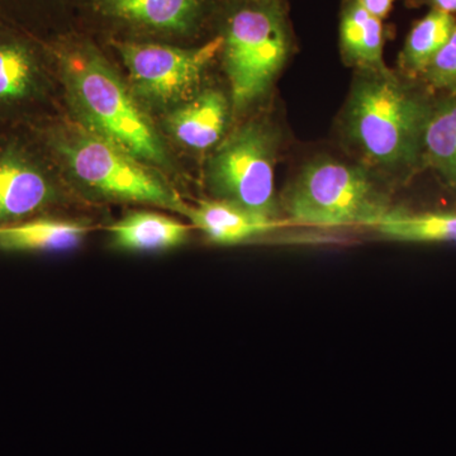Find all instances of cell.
I'll list each match as a JSON object with an SVG mask.
<instances>
[{
	"mask_svg": "<svg viewBox=\"0 0 456 456\" xmlns=\"http://www.w3.org/2000/svg\"><path fill=\"white\" fill-rule=\"evenodd\" d=\"M106 16L159 32H185L193 28L202 0H95Z\"/></svg>",
	"mask_w": 456,
	"mask_h": 456,
	"instance_id": "8fae6325",
	"label": "cell"
},
{
	"mask_svg": "<svg viewBox=\"0 0 456 456\" xmlns=\"http://www.w3.org/2000/svg\"><path fill=\"white\" fill-rule=\"evenodd\" d=\"M375 228L395 241L456 242V213L410 215L392 209Z\"/></svg>",
	"mask_w": 456,
	"mask_h": 456,
	"instance_id": "ac0fdd59",
	"label": "cell"
},
{
	"mask_svg": "<svg viewBox=\"0 0 456 456\" xmlns=\"http://www.w3.org/2000/svg\"><path fill=\"white\" fill-rule=\"evenodd\" d=\"M88 228L77 222L50 220L29 221L26 224L0 226V250L66 251L82 244Z\"/></svg>",
	"mask_w": 456,
	"mask_h": 456,
	"instance_id": "9a60e30c",
	"label": "cell"
},
{
	"mask_svg": "<svg viewBox=\"0 0 456 456\" xmlns=\"http://www.w3.org/2000/svg\"><path fill=\"white\" fill-rule=\"evenodd\" d=\"M187 217L209 241L224 246L244 244L281 226L279 220L220 200H203L196 207H189Z\"/></svg>",
	"mask_w": 456,
	"mask_h": 456,
	"instance_id": "9c48e42d",
	"label": "cell"
},
{
	"mask_svg": "<svg viewBox=\"0 0 456 456\" xmlns=\"http://www.w3.org/2000/svg\"><path fill=\"white\" fill-rule=\"evenodd\" d=\"M278 150V131L269 123L250 122L231 134L209 160L207 178L213 196L279 220Z\"/></svg>",
	"mask_w": 456,
	"mask_h": 456,
	"instance_id": "8992f818",
	"label": "cell"
},
{
	"mask_svg": "<svg viewBox=\"0 0 456 456\" xmlns=\"http://www.w3.org/2000/svg\"><path fill=\"white\" fill-rule=\"evenodd\" d=\"M283 209L297 224L316 227H375L392 211L378 174L327 156L297 174L285 191Z\"/></svg>",
	"mask_w": 456,
	"mask_h": 456,
	"instance_id": "3957f363",
	"label": "cell"
},
{
	"mask_svg": "<svg viewBox=\"0 0 456 456\" xmlns=\"http://www.w3.org/2000/svg\"><path fill=\"white\" fill-rule=\"evenodd\" d=\"M41 86L40 61L31 47L17 38L0 36V107L32 101Z\"/></svg>",
	"mask_w": 456,
	"mask_h": 456,
	"instance_id": "5bb4252c",
	"label": "cell"
},
{
	"mask_svg": "<svg viewBox=\"0 0 456 456\" xmlns=\"http://www.w3.org/2000/svg\"><path fill=\"white\" fill-rule=\"evenodd\" d=\"M340 45L345 61L362 71L384 70L382 20L351 0L341 18Z\"/></svg>",
	"mask_w": 456,
	"mask_h": 456,
	"instance_id": "4fadbf2b",
	"label": "cell"
},
{
	"mask_svg": "<svg viewBox=\"0 0 456 456\" xmlns=\"http://www.w3.org/2000/svg\"><path fill=\"white\" fill-rule=\"evenodd\" d=\"M113 244L122 250L164 251L185 244L189 228L167 216L134 212L110 228Z\"/></svg>",
	"mask_w": 456,
	"mask_h": 456,
	"instance_id": "7c38bea8",
	"label": "cell"
},
{
	"mask_svg": "<svg viewBox=\"0 0 456 456\" xmlns=\"http://www.w3.org/2000/svg\"><path fill=\"white\" fill-rule=\"evenodd\" d=\"M222 46V36L194 49L140 42L116 44L137 93L160 106L185 103L193 98L204 71Z\"/></svg>",
	"mask_w": 456,
	"mask_h": 456,
	"instance_id": "52a82bcc",
	"label": "cell"
},
{
	"mask_svg": "<svg viewBox=\"0 0 456 456\" xmlns=\"http://www.w3.org/2000/svg\"><path fill=\"white\" fill-rule=\"evenodd\" d=\"M455 27L454 14L432 9L408 35L399 57L402 70L410 77H421L431 60L449 41Z\"/></svg>",
	"mask_w": 456,
	"mask_h": 456,
	"instance_id": "e0dca14e",
	"label": "cell"
},
{
	"mask_svg": "<svg viewBox=\"0 0 456 456\" xmlns=\"http://www.w3.org/2000/svg\"><path fill=\"white\" fill-rule=\"evenodd\" d=\"M371 16L383 20L391 11L393 0H355Z\"/></svg>",
	"mask_w": 456,
	"mask_h": 456,
	"instance_id": "ffe728a7",
	"label": "cell"
},
{
	"mask_svg": "<svg viewBox=\"0 0 456 456\" xmlns=\"http://www.w3.org/2000/svg\"><path fill=\"white\" fill-rule=\"evenodd\" d=\"M49 142L74 179L99 196L152 204L187 216L189 206L151 167L82 125L51 131Z\"/></svg>",
	"mask_w": 456,
	"mask_h": 456,
	"instance_id": "277c9868",
	"label": "cell"
},
{
	"mask_svg": "<svg viewBox=\"0 0 456 456\" xmlns=\"http://www.w3.org/2000/svg\"><path fill=\"white\" fill-rule=\"evenodd\" d=\"M55 198V183L31 152L16 142L0 146V226L25 220Z\"/></svg>",
	"mask_w": 456,
	"mask_h": 456,
	"instance_id": "ba28073f",
	"label": "cell"
},
{
	"mask_svg": "<svg viewBox=\"0 0 456 456\" xmlns=\"http://www.w3.org/2000/svg\"><path fill=\"white\" fill-rule=\"evenodd\" d=\"M224 37V70L232 106L242 112L266 92L289 53V36L277 0H257L228 20Z\"/></svg>",
	"mask_w": 456,
	"mask_h": 456,
	"instance_id": "5b68a950",
	"label": "cell"
},
{
	"mask_svg": "<svg viewBox=\"0 0 456 456\" xmlns=\"http://www.w3.org/2000/svg\"><path fill=\"white\" fill-rule=\"evenodd\" d=\"M422 2L430 5L432 9H436V11L446 12L450 14L456 12V0H422Z\"/></svg>",
	"mask_w": 456,
	"mask_h": 456,
	"instance_id": "44dd1931",
	"label": "cell"
},
{
	"mask_svg": "<svg viewBox=\"0 0 456 456\" xmlns=\"http://www.w3.org/2000/svg\"><path fill=\"white\" fill-rule=\"evenodd\" d=\"M432 103L391 71H362L345 108L349 145L378 174L408 178L424 167Z\"/></svg>",
	"mask_w": 456,
	"mask_h": 456,
	"instance_id": "6da1fadb",
	"label": "cell"
},
{
	"mask_svg": "<svg viewBox=\"0 0 456 456\" xmlns=\"http://www.w3.org/2000/svg\"><path fill=\"white\" fill-rule=\"evenodd\" d=\"M421 77L432 88L456 92V27L449 41L431 60Z\"/></svg>",
	"mask_w": 456,
	"mask_h": 456,
	"instance_id": "d6986e66",
	"label": "cell"
},
{
	"mask_svg": "<svg viewBox=\"0 0 456 456\" xmlns=\"http://www.w3.org/2000/svg\"><path fill=\"white\" fill-rule=\"evenodd\" d=\"M424 165L456 191V92L432 103L425 130Z\"/></svg>",
	"mask_w": 456,
	"mask_h": 456,
	"instance_id": "2e32d148",
	"label": "cell"
},
{
	"mask_svg": "<svg viewBox=\"0 0 456 456\" xmlns=\"http://www.w3.org/2000/svg\"><path fill=\"white\" fill-rule=\"evenodd\" d=\"M228 110L224 94L208 89L176 108L167 117V127L182 145L204 151L220 142L226 130Z\"/></svg>",
	"mask_w": 456,
	"mask_h": 456,
	"instance_id": "30bf717a",
	"label": "cell"
},
{
	"mask_svg": "<svg viewBox=\"0 0 456 456\" xmlns=\"http://www.w3.org/2000/svg\"><path fill=\"white\" fill-rule=\"evenodd\" d=\"M60 75L80 125L149 167H169L163 140L106 59L90 45L57 53Z\"/></svg>",
	"mask_w": 456,
	"mask_h": 456,
	"instance_id": "7a4b0ae2",
	"label": "cell"
}]
</instances>
